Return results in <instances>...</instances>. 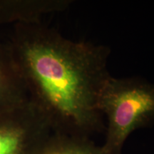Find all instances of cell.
Here are the masks:
<instances>
[{
  "mask_svg": "<svg viewBox=\"0 0 154 154\" xmlns=\"http://www.w3.org/2000/svg\"><path fill=\"white\" fill-rule=\"evenodd\" d=\"M14 26L8 44L30 100L52 131L89 138L103 132L97 101L111 75L110 48L69 39L42 22Z\"/></svg>",
  "mask_w": 154,
  "mask_h": 154,
  "instance_id": "6da1fadb",
  "label": "cell"
},
{
  "mask_svg": "<svg viewBox=\"0 0 154 154\" xmlns=\"http://www.w3.org/2000/svg\"><path fill=\"white\" fill-rule=\"evenodd\" d=\"M97 109L107 122L102 148L108 154H121L133 132L154 124V84L137 76L110 75L99 92Z\"/></svg>",
  "mask_w": 154,
  "mask_h": 154,
  "instance_id": "7a4b0ae2",
  "label": "cell"
},
{
  "mask_svg": "<svg viewBox=\"0 0 154 154\" xmlns=\"http://www.w3.org/2000/svg\"><path fill=\"white\" fill-rule=\"evenodd\" d=\"M51 132L49 121L29 99L0 116V154H40Z\"/></svg>",
  "mask_w": 154,
  "mask_h": 154,
  "instance_id": "3957f363",
  "label": "cell"
},
{
  "mask_svg": "<svg viewBox=\"0 0 154 154\" xmlns=\"http://www.w3.org/2000/svg\"><path fill=\"white\" fill-rule=\"evenodd\" d=\"M29 100L27 88L8 43L0 41V116Z\"/></svg>",
  "mask_w": 154,
  "mask_h": 154,
  "instance_id": "277c9868",
  "label": "cell"
},
{
  "mask_svg": "<svg viewBox=\"0 0 154 154\" xmlns=\"http://www.w3.org/2000/svg\"><path fill=\"white\" fill-rule=\"evenodd\" d=\"M71 4L70 0H0V24L40 23L44 15L64 11Z\"/></svg>",
  "mask_w": 154,
  "mask_h": 154,
  "instance_id": "5b68a950",
  "label": "cell"
},
{
  "mask_svg": "<svg viewBox=\"0 0 154 154\" xmlns=\"http://www.w3.org/2000/svg\"><path fill=\"white\" fill-rule=\"evenodd\" d=\"M40 154H108L89 137L52 131Z\"/></svg>",
  "mask_w": 154,
  "mask_h": 154,
  "instance_id": "8992f818",
  "label": "cell"
}]
</instances>
